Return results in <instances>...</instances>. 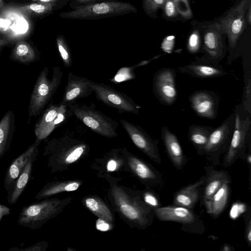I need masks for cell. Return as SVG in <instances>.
I'll return each instance as SVG.
<instances>
[{"mask_svg": "<svg viewBox=\"0 0 251 251\" xmlns=\"http://www.w3.org/2000/svg\"><path fill=\"white\" fill-rule=\"evenodd\" d=\"M73 114L68 106L51 103L45 110L35 126V134L39 141L47 138L56 128L65 124Z\"/></svg>", "mask_w": 251, "mask_h": 251, "instance_id": "cell-8", "label": "cell"}, {"mask_svg": "<svg viewBox=\"0 0 251 251\" xmlns=\"http://www.w3.org/2000/svg\"><path fill=\"white\" fill-rule=\"evenodd\" d=\"M137 11L136 7L128 2L106 1L76 5L72 10L63 12L59 16L69 19L95 20Z\"/></svg>", "mask_w": 251, "mask_h": 251, "instance_id": "cell-1", "label": "cell"}, {"mask_svg": "<svg viewBox=\"0 0 251 251\" xmlns=\"http://www.w3.org/2000/svg\"><path fill=\"white\" fill-rule=\"evenodd\" d=\"M205 169L206 175L201 196L203 203L210 200L224 183L231 182V177L226 171H218L211 166H207Z\"/></svg>", "mask_w": 251, "mask_h": 251, "instance_id": "cell-22", "label": "cell"}, {"mask_svg": "<svg viewBox=\"0 0 251 251\" xmlns=\"http://www.w3.org/2000/svg\"><path fill=\"white\" fill-rule=\"evenodd\" d=\"M12 57L15 60L22 62H29L35 58V53L32 47L26 42L20 41L15 45Z\"/></svg>", "mask_w": 251, "mask_h": 251, "instance_id": "cell-30", "label": "cell"}, {"mask_svg": "<svg viewBox=\"0 0 251 251\" xmlns=\"http://www.w3.org/2000/svg\"><path fill=\"white\" fill-rule=\"evenodd\" d=\"M117 167V163L114 160H111L108 161L107 165V169L108 171L112 172L116 170Z\"/></svg>", "mask_w": 251, "mask_h": 251, "instance_id": "cell-41", "label": "cell"}, {"mask_svg": "<svg viewBox=\"0 0 251 251\" xmlns=\"http://www.w3.org/2000/svg\"><path fill=\"white\" fill-rule=\"evenodd\" d=\"M162 8L166 16L168 18L175 17L178 13L176 6L173 0H165Z\"/></svg>", "mask_w": 251, "mask_h": 251, "instance_id": "cell-36", "label": "cell"}, {"mask_svg": "<svg viewBox=\"0 0 251 251\" xmlns=\"http://www.w3.org/2000/svg\"><path fill=\"white\" fill-rule=\"evenodd\" d=\"M96 227L100 231H105L109 230L110 226L107 222L100 218L96 222Z\"/></svg>", "mask_w": 251, "mask_h": 251, "instance_id": "cell-39", "label": "cell"}, {"mask_svg": "<svg viewBox=\"0 0 251 251\" xmlns=\"http://www.w3.org/2000/svg\"><path fill=\"white\" fill-rule=\"evenodd\" d=\"M91 86L96 97L107 106L117 110L119 113L139 114L140 107L124 93L103 83L92 81Z\"/></svg>", "mask_w": 251, "mask_h": 251, "instance_id": "cell-7", "label": "cell"}, {"mask_svg": "<svg viewBox=\"0 0 251 251\" xmlns=\"http://www.w3.org/2000/svg\"><path fill=\"white\" fill-rule=\"evenodd\" d=\"M229 184L224 183L211 199L203 203L207 213L214 219L219 217L226 208L229 197Z\"/></svg>", "mask_w": 251, "mask_h": 251, "instance_id": "cell-23", "label": "cell"}, {"mask_svg": "<svg viewBox=\"0 0 251 251\" xmlns=\"http://www.w3.org/2000/svg\"><path fill=\"white\" fill-rule=\"evenodd\" d=\"M14 117L12 112L5 114L0 122V158L8 151L14 130Z\"/></svg>", "mask_w": 251, "mask_h": 251, "instance_id": "cell-26", "label": "cell"}, {"mask_svg": "<svg viewBox=\"0 0 251 251\" xmlns=\"http://www.w3.org/2000/svg\"><path fill=\"white\" fill-rule=\"evenodd\" d=\"M201 45V39L199 32L198 30H194L189 37L187 49L188 51L191 54L197 53L200 48Z\"/></svg>", "mask_w": 251, "mask_h": 251, "instance_id": "cell-32", "label": "cell"}, {"mask_svg": "<svg viewBox=\"0 0 251 251\" xmlns=\"http://www.w3.org/2000/svg\"><path fill=\"white\" fill-rule=\"evenodd\" d=\"M36 158L34 157L28 161L12 187L7 192V200L10 205L16 204L27 185Z\"/></svg>", "mask_w": 251, "mask_h": 251, "instance_id": "cell-24", "label": "cell"}, {"mask_svg": "<svg viewBox=\"0 0 251 251\" xmlns=\"http://www.w3.org/2000/svg\"><path fill=\"white\" fill-rule=\"evenodd\" d=\"M128 164L132 172L145 184L161 189L164 183L161 173L153 166L134 155L128 157Z\"/></svg>", "mask_w": 251, "mask_h": 251, "instance_id": "cell-17", "label": "cell"}, {"mask_svg": "<svg viewBox=\"0 0 251 251\" xmlns=\"http://www.w3.org/2000/svg\"><path fill=\"white\" fill-rule=\"evenodd\" d=\"M64 202L57 199H45L24 206L19 215L18 223L33 229L39 228L61 212Z\"/></svg>", "mask_w": 251, "mask_h": 251, "instance_id": "cell-2", "label": "cell"}, {"mask_svg": "<svg viewBox=\"0 0 251 251\" xmlns=\"http://www.w3.org/2000/svg\"><path fill=\"white\" fill-rule=\"evenodd\" d=\"M176 76V72L172 68H162L154 74L152 83L153 92L161 103L169 106L176 101L177 96Z\"/></svg>", "mask_w": 251, "mask_h": 251, "instance_id": "cell-11", "label": "cell"}, {"mask_svg": "<svg viewBox=\"0 0 251 251\" xmlns=\"http://www.w3.org/2000/svg\"><path fill=\"white\" fill-rule=\"evenodd\" d=\"M246 22L250 25L251 23V5H250L246 14Z\"/></svg>", "mask_w": 251, "mask_h": 251, "instance_id": "cell-43", "label": "cell"}, {"mask_svg": "<svg viewBox=\"0 0 251 251\" xmlns=\"http://www.w3.org/2000/svg\"><path fill=\"white\" fill-rule=\"evenodd\" d=\"M251 0H242L217 22L227 37L229 47L234 49L246 28V14Z\"/></svg>", "mask_w": 251, "mask_h": 251, "instance_id": "cell-6", "label": "cell"}, {"mask_svg": "<svg viewBox=\"0 0 251 251\" xmlns=\"http://www.w3.org/2000/svg\"><path fill=\"white\" fill-rule=\"evenodd\" d=\"M221 251H233V247L230 245L225 244H224L220 250Z\"/></svg>", "mask_w": 251, "mask_h": 251, "instance_id": "cell-44", "label": "cell"}, {"mask_svg": "<svg viewBox=\"0 0 251 251\" xmlns=\"http://www.w3.org/2000/svg\"><path fill=\"white\" fill-rule=\"evenodd\" d=\"M67 106L73 115L93 132L107 138L117 136L118 122L96 109L93 104L76 103Z\"/></svg>", "mask_w": 251, "mask_h": 251, "instance_id": "cell-3", "label": "cell"}, {"mask_svg": "<svg viewBox=\"0 0 251 251\" xmlns=\"http://www.w3.org/2000/svg\"><path fill=\"white\" fill-rule=\"evenodd\" d=\"M161 138L167 153L173 165L181 170L186 164L187 159L182 151L177 136L166 126L162 128Z\"/></svg>", "mask_w": 251, "mask_h": 251, "instance_id": "cell-21", "label": "cell"}, {"mask_svg": "<svg viewBox=\"0 0 251 251\" xmlns=\"http://www.w3.org/2000/svg\"><path fill=\"white\" fill-rule=\"evenodd\" d=\"M251 76L247 77V80L245 82L244 89L243 91L242 103L245 111L251 113Z\"/></svg>", "mask_w": 251, "mask_h": 251, "instance_id": "cell-34", "label": "cell"}, {"mask_svg": "<svg viewBox=\"0 0 251 251\" xmlns=\"http://www.w3.org/2000/svg\"><path fill=\"white\" fill-rule=\"evenodd\" d=\"M175 3L177 1L180 0H173Z\"/></svg>", "mask_w": 251, "mask_h": 251, "instance_id": "cell-49", "label": "cell"}, {"mask_svg": "<svg viewBox=\"0 0 251 251\" xmlns=\"http://www.w3.org/2000/svg\"><path fill=\"white\" fill-rule=\"evenodd\" d=\"M115 198L121 213L127 219L141 228H146L152 224L154 210L144 200H137L128 203L123 192L115 191Z\"/></svg>", "mask_w": 251, "mask_h": 251, "instance_id": "cell-9", "label": "cell"}, {"mask_svg": "<svg viewBox=\"0 0 251 251\" xmlns=\"http://www.w3.org/2000/svg\"><path fill=\"white\" fill-rule=\"evenodd\" d=\"M123 128L134 144L149 158L159 165L162 159L159 151L158 140H154L141 126L125 120L120 121Z\"/></svg>", "mask_w": 251, "mask_h": 251, "instance_id": "cell-12", "label": "cell"}, {"mask_svg": "<svg viewBox=\"0 0 251 251\" xmlns=\"http://www.w3.org/2000/svg\"><path fill=\"white\" fill-rule=\"evenodd\" d=\"M56 3L39 2L19 7L17 11L25 15L42 16L52 11Z\"/></svg>", "mask_w": 251, "mask_h": 251, "instance_id": "cell-29", "label": "cell"}, {"mask_svg": "<svg viewBox=\"0 0 251 251\" xmlns=\"http://www.w3.org/2000/svg\"><path fill=\"white\" fill-rule=\"evenodd\" d=\"M3 1L2 0H0V8H2L3 7Z\"/></svg>", "mask_w": 251, "mask_h": 251, "instance_id": "cell-48", "label": "cell"}, {"mask_svg": "<svg viewBox=\"0 0 251 251\" xmlns=\"http://www.w3.org/2000/svg\"><path fill=\"white\" fill-rule=\"evenodd\" d=\"M189 101L192 109L197 116L211 120L216 117L220 100L214 92L196 91L189 97Z\"/></svg>", "mask_w": 251, "mask_h": 251, "instance_id": "cell-14", "label": "cell"}, {"mask_svg": "<svg viewBox=\"0 0 251 251\" xmlns=\"http://www.w3.org/2000/svg\"><path fill=\"white\" fill-rule=\"evenodd\" d=\"M10 213V208L0 203V223L2 217L7 216Z\"/></svg>", "mask_w": 251, "mask_h": 251, "instance_id": "cell-40", "label": "cell"}, {"mask_svg": "<svg viewBox=\"0 0 251 251\" xmlns=\"http://www.w3.org/2000/svg\"><path fill=\"white\" fill-rule=\"evenodd\" d=\"M156 217L161 221H170L179 223L183 225V227H189L196 224L200 225L201 220L192 209L182 206L173 205L161 206L154 210Z\"/></svg>", "mask_w": 251, "mask_h": 251, "instance_id": "cell-15", "label": "cell"}, {"mask_svg": "<svg viewBox=\"0 0 251 251\" xmlns=\"http://www.w3.org/2000/svg\"><path fill=\"white\" fill-rule=\"evenodd\" d=\"M92 82V81L87 78L69 72L60 103L67 106L76 103L78 99L89 96L94 92Z\"/></svg>", "mask_w": 251, "mask_h": 251, "instance_id": "cell-16", "label": "cell"}, {"mask_svg": "<svg viewBox=\"0 0 251 251\" xmlns=\"http://www.w3.org/2000/svg\"><path fill=\"white\" fill-rule=\"evenodd\" d=\"M205 175L196 182L185 186L175 193L174 205L192 209L201 197L205 182Z\"/></svg>", "mask_w": 251, "mask_h": 251, "instance_id": "cell-19", "label": "cell"}, {"mask_svg": "<svg viewBox=\"0 0 251 251\" xmlns=\"http://www.w3.org/2000/svg\"><path fill=\"white\" fill-rule=\"evenodd\" d=\"M235 124L229 147L224 157L223 166L228 167L238 159H245L247 134L251 121L249 117L242 119L238 113H235Z\"/></svg>", "mask_w": 251, "mask_h": 251, "instance_id": "cell-10", "label": "cell"}, {"mask_svg": "<svg viewBox=\"0 0 251 251\" xmlns=\"http://www.w3.org/2000/svg\"><path fill=\"white\" fill-rule=\"evenodd\" d=\"M49 70L45 67L40 73L31 96L29 114L37 115L52 98L59 87L63 76V72L58 66H55L51 79L48 77Z\"/></svg>", "mask_w": 251, "mask_h": 251, "instance_id": "cell-4", "label": "cell"}, {"mask_svg": "<svg viewBox=\"0 0 251 251\" xmlns=\"http://www.w3.org/2000/svg\"><path fill=\"white\" fill-rule=\"evenodd\" d=\"M224 35L225 34L217 22L205 26L202 35L203 50L207 59L213 63L219 64L225 55Z\"/></svg>", "mask_w": 251, "mask_h": 251, "instance_id": "cell-13", "label": "cell"}, {"mask_svg": "<svg viewBox=\"0 0 251 251\" xmlns=\"http://www.w3.org/2000/svg\"><path fill=\"white\" fill-rule=\"evenodd\" d=\"M215 127L201 125H191L188 128V136L197 153L201 155L206 145L210 135Z\"/></svg>", "mask_w": 251, "mask_h": 251, "instance_id": "cell-25", "label": "cell"}, {"mask_svg": "<svg viewBox=\"0 0 251 251\" xmlns=\"http://www.w3.org/2000/svg\"><path fill=\"white\" fill-rule=\"evenodd\" d=\"M143 200L153 210L162 206L159 198L154 191H146L143 195Z\"/></svg>", "mask_w": 251, "mask_h": 251, "instance_id": "cell-35", "label": "cell"}, {"mask_svg": "<svg viewBox=\"0 0 251 251\" xmlns=\"http://www.w3.org/2000/svg\"><path fill=\"white\" fill-rule=\"evenodd\" d=\"M40 142L36 140L25 152L14 159L7 168L4 178V187L7 192L12 187L28 161L37 156Z\"/></svg>", "mask_w": 251, "mask_h": 251, "instance_id": "cell-18", "label": "cell"}, {"mask_svg": "<svg viewBox=\"0 0 251 251\" xmlns=\"http://www.w3.org/2000/svg\"><path fill=\"white\" fill-rule=\"evenodd\" d=\"M7 43V41L5 40H0V47Z\"/></svg>", "mask_w": 251, "mask_h": 251, "instance_id": "cell-47", "label": "cell"}, {"mask_svg": "<svg viewBox=\"0 0 251 251\" xmlns=\"http://www.w3.org/2000/svg\"><path fill=\"white\" fill-rule=\"evenodd\" d=\"M245 237L247 244L251 247V214L247 213L245 216Z\"/></svg>", "mask_w": 251, "mask_h": 251, "instance_id": "cell-38", "label": "cell"}, {"mask_svg": "<svg viewBox=\"0 0 251 251\" xmlns=\"http://www.w3.org/2000/svg\"><path fill=\"white\" fill-rule=\"evenodd\" d=\"M48 246V243L44 241H41L27 248L24 249H19L17 248H12L9 251H45Z\"/></svg>", "mask_w": 251, "mask_h": 251, "instance_id": "cell-37", "label": "cell"}, {"mask_svg": "<svg viewBox=\"0 0 251 251\" xmlns=\"http://www.w3.org/2000/svg\"><path fill=\"white\" fill-rule=\"evenodd\" d=\"M57 49L64 66L69 68L72 65L73 59L69 45L65 38L59 35L56 38Z\"/></svg>", "mask_w": 251, "mask_h": 251, "instance_id": "cell-31", "label": "cell"}, {"mask_svg": "<svg viewBox=\"0 0 251 251\" xmlns=\"http://www.w3.org/2000/svg\"><path fill=\"white\" fill-rule=\"evenodd\" d=\"M165 0H143V7L145 12L150 16H153L157 10L162 8Z\"/></svg>", "mask_w": 251, "mask_h": 251, "instance_id": "cell-33", "label": "cell"}, {"mask_svg": "<svg viewBox=\"0 0 251 251\" xmlns=\"http://www.w3.org/2000/svg\"><path fill=\"white\" fill-rule=\"evenodd\" d=\"M75 2L77 4V5H84L87 4L92 3L96 2L97 0H74Z\"/></svg>", "mask_w": 251, "mask_h": 251, "instance_id": "cell-42", "label": "cell"}, {"mask_svg": "<svg viewBox=\"0 0 251 251\" xmlns=\"http://www.w3.org/2000/svg\"><path fill=\"white\" fill-rule=\"evenodd\" d=\"M80 185L79 181L54 182L46 184L36 194L37 200L47 198L63 192L74 191Z\"/></svg>", "mask_w": 251, "mask_h": 251, "instance_id": "cell-27", "label": "cell"}, {"mask_svg": "<svg viewBox=\"0 0 251 251\" xmlns=\"http://www.w3.org/2000/svg\"><path fill=\"white\" fill-rule=\"evenodd\" d=\"M86 207L99 218L112 223V214L108 206L100 199L96 197H88L85 200Z\"/></svg>", "mask_w": 251, "mask_h": 251, "instance_id": "cell-28", "label": "cell"}, {"mask_svg": "<svg viewBox=\"0 0 251 251\" xmlns=\"http://www.w3.org/2000/svg\"><path fill=\"white\" fill-rule=\"evenodd\" d=\"M33 1H37L41 2L57 3L60 0H31Z\"/></svg>", "mask_w": 251, "mask_h": 251, "instance_id": "cell-45", "label": "cell"}, {"mask_svg": "<svg viewBox=\"0 0 251 251\" xmlns=\"http://www.w3.org/2000/svg\"><path fill=\"white\" fill-rule=\"evenodd\" d=\"M235 117V113H232L215 128L202 151L201 155H205L214 165H219L220 156L229 147L234 128Z\"/></svg>", "mask_w": 251, "mask_h": 251, "instance_id": "cell-5", "label": "cell"}, {"mask_svg": "<svg viewBox=\"0 0 251 251\" xmlns=\"http://www.w3.org/2000/svg\"><path fill=\"white\" fill-rule=\"evenodd\" d=\"M177 71L201 78L217 77L227 74L221 65L213 63L208 60L205 63L199 60L192 62L189 64L178 68Z\"/></svg>", "mask_w": 251, "mask_h": 251, "instance_id": "cell-20", "label": "cell"}, {"mask_svg": "<svg viewBox=\"0 0 251 251\" xmlns=\"http://www.w3.org/2000/svg\"><path fill=\"white\" fill-rule=\"evenodd\" d=\"M245 159H246L247 163H248L249 164H251V155L250 154L246 155Z\"/></svg>", "mask_w": 251, "mask_h": 251, "instance_id": "cell-46", "label": "cell"}]
</instances>
